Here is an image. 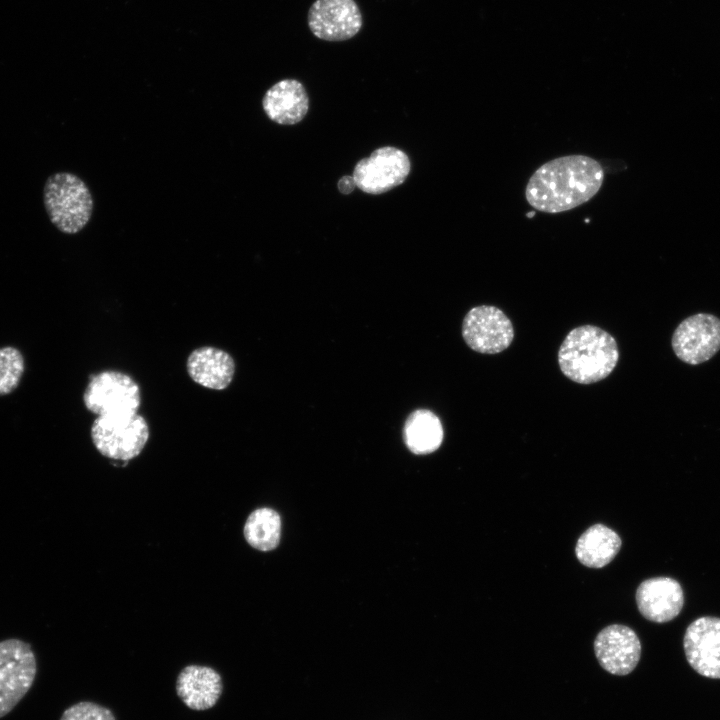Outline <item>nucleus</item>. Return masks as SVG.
<instances>
[{"label":"nucleus","instance_id":"4468645a","mask_svg":"<svg viewBox=\"0 0 720 720\" xmlns=\"http://www.w3.org/2000/svg\"><path fill=\"white\" fill-rule=\"evenodd\" d=\"M186 369L195 383L212 390H224L233 380L235 362L228 352L203 346L189 354Z\"/></svg>","mask_w":720,"mask_h":720},{"label":"nucleus","instance_id":"2eb2a0df","mask_svg":"<svg viewBox=\"0 0 720 720\" xmlns=\"http://www.w3.org/2000/svg\"><path fill=\"white\" fill-rule=\"evenodd\" d=\"M262 106L272 121L281 125H293L306 115L309 99L299 81L283 79L266 91Z\"/></svg>","mask_w":720,"mask_h":720},{"label":"nucleus","instance_id":"39448f33","mask_svg":"<svg viewBox=\"0 0 720 720\" xmlns=\"http://www.w3.org/2000/svg\"><path fill=\"white\" fill-rule=\"evenodd\" d=\"M83 402L96 416L133 415L141 404L140 387L125 373L102 371L90 378Z\"/></svg>","mask_w":720,"mask_h":720},{"label":"nucleus","instance_id":"f8f14e48","mask_svg":"<svg viewBox=\"0 0 720 720\" xmlns=\"http://www.w3.org/2000/svg\"><path fill=\"white\" fill-rule=\"evenodd\" d=\"M683 647L698 674L720 679V618L704 616L693 621L686 629Z\"/></svg>","mask_w":720,"mask_h":720},{"label":"nucleus","instance_id":"20e7f679","mask_svg":"<svg viewBox=\"0 0 720 720\" xmlns=\"http://www.w3.org/2000/svg\"><path fill=\"white\" fill-rule=\"evenodd\" d=\"M149 426L136 413L124 416H97L91 426V439L103 456L127 462L138 456L149 439Z\"/></svg>","mask_w":720,"mask_h":720},{"label":"nucleus","instance_id":"9b49d317","mask_svg":"<svg viewBox=\"0 0 720 720\" xmlns=\"http://www.w3.org/2000/svg\"><path fill=\"white\" fill-rule=\"evenodd\" d=\"M595 656L601 667L613 675H627L637 666L641 643L628 626L613 624L602 629L594 640Z\"/></svg>","mask_w":720,"mask_h":720},{"label":"nucleus","instance_id":"9d476101","mask_svg":"<svg viewBox=\"0 0 720 720\" xmlns=\"http://www.w3.org/2000/svg\"><path fill=\"white\" fill-rule=\"evenodd\" d=\"M312 34L327 41H343L362 27V15L354 0H316L308 11Z\"/></svg>","mask_w":720,"mask_h":720},{"label":"nucleus","instance_id":"6ab92c4d","mask_svg":"<svg viewBox=\"0 0 720 720\" xmlns=\"http://www.w3.org/2000/svg\"><path fill=\"white\" fill-rule=\"evenodd\" d=\"M243 532L250 546L260 551H271L280 541V516L271 508L256 509L248 516Z\"/></svg>","mask_w":720,"mask_h":720},{"label":"nucleus","instance_id":"423d86ee","mask_svg":"<svg viewBox=\"0 0 720 720\" xmlns=\"http://www.w3.org/2000/svg\"><path fill=\"white\" fill-rule=\"evenodd\" d=\"M37 661L29 643L0 641V718L11 712L32 687Z\"/></svg>","mask_w":720,"mask_h":720},{"label":"nucleus","instance_id":"f3484780","mask_svg":"<svg viewBox=\"0 0 720 720\" xmlns=\"http://www.w3.org/2000/svg\"><path fill=\"white\" fill-rule=\"evenodd\" d=\"M621 544V539L615 531L603 524H595L579 537L575 553L583 565L602 568L617 555Z\"/></svg>","mask_w":720,"mask_h":720},{"label":"nucleus","instance_id":"f03ea898","mask_svg":"<svg viewBox=\"0 0 720 720\" xmlns=\"http://www.w3.org/2000/svg\"><path fill=\"white\" fill-rule=\"evenodd\" d=\"M619 352L616 340L605 330L583 325L571 330L558 351L562 373L579 384L605 379L617 365Z\"/></svg>","mask_w":720,"mask_h":720},{"label":"nucleus","instance_id":"f257e3e1","mask_svg":"<svg viewBox=\"0 0 720 720\" xmlns=\"http://www.w3.org/2000/svg\"><path fill=\"white\" fill-rule=\"evenodd\" d=\"M604 171L598 161L584 155L551 160L529 179L525 196L536 210L559 213L590 200L600 189Z\"/></svg>","mask_w":720,"mask_h":720},{"label":"nucleus","instance_id":"412c9836","mask_svg":"<svg viewBox=\"0 0 720 720\" xmlns=\"http://www.w3.org/2000/svg\"><path fill=\"white\" fill-rule=\"evenodd\" d=\"M60 720H115L107 708L92 702H79L67 708Z\"/></svg>","mask_w":720,"mask_h":720},{"label":"nucleus","instance_id":"aec40b11","mask_svg":"<svg viewBox=\"0 0 720 720\" xmlns=\"http://www.w3.org/2000/svg\"><path fill=\"white\" fill-rule=\"evenodd\" d=\"M21 352L10 346L0 348V396L16 389L24 372Z\"/></svg>","mask_w":720,"mask_h":720},{"label":"nucleus","instance_id":"dca6fc26","mask_svg":"<svg viewBox=\"0 0 720 720\" xmlns=\"http://www.w3.org/2000/svg\"><path fill=\"white\" fill-rule=\"evenodd\" d=\"M221 676L207 666L189 665L178 675L176 691L186 706L193 710L213 707L222 693Z\"/></svg>","mask_w":720,"mask_h":720},{"label":"nucleus","instance_id":"7ed1b4c3","mask_svg":"<svg viewBox=\"0 0 720 720\" xmlns=\"http://www.w3.org/2000/svg\"><path fill=\"white\" fill-rule=\"evenodd\" d=\"M43 202L51 223L65 234L80 232L93 213V198L88 186L70 172H58L47 178Z\"/></svg>","mask_w":720,"mask_h":720},{"label":"nucleus","instance_id":"6e6552de","mask_svg":"<svg viewBox=\"0 0 720 720\" xmlns=\"http://www.w3.org/2000/svg\"><path fill=\"white\" fill-rule=\"evenodd\" d=\"M671 344L684 363L698 365L708 361L720 350V319L708 313L687 317L673 332Z\"/></svg>","mask_w":720,"mask_h":720},{"label":"nucleus","instance_id":"a211bd4d","mask_svg":"<svg viewBox=\"0 0 720 720\" xmlns=\"http://www.w3.org/2000/svg\"><path fill=\"white\" fill-rule=\"evenodd\" d=\"M403 438L408 449L414 454L424 455L434 452L443 440L440 419L427 409L413 411L405 421Z\"/></svg>","mask_w":720,"mask_h":720},{"label":"nucleus","instance_id":"0eeeda50","mask_svg":"<svg viewBox=\"0 0 720 720\" xmlns=\"http://www.w3.org/2000/svg\"><path fill=\"white\" fill-rule=\"evenodd\" d=\"M462 336L472 350L482 354H496L510 346L514 330L502 310L481 305L470 309L464 317Z\"/></svg>","mask_w":720,"mask_h":720},{"label":"nucleus","instance_id":"4be33fe9","mask_svg":"<svg viewBox=\"0 0 720 720\" xmlns=\"http://www.w3.org/2000/svg\"><path fill=\"white\" fill-rule=\"evenodd\" d=\"M355 187L356 182L353 176L346 175L338 181V189L343 194L351 193L355 189Z\"/></svg>","mask_w":720,"mask_h":720},{"label":"nucleus","instance_id":"ddd939ff","mask_svg":"<svg viewBox=\"0 0 720 720\" xmlns=\"http://www.w3.org/2000/svg\"><path fill=\"white\" fill-rule=\"evenodd\" d=\"M636 603L639 612L647 620L655 623L669 622L676 618L683 608V589L673 578H650L638 586Z\"/></svg>","mask_w":720,"mask_h":720},{"label":"nucleus","instance_id":"1a4fd4ad","mask_svg":"<svg viewBox=\"0 0 720 720\" xmlns=\"http://www.w3.org/2000/svg\"><path fill=\"white\" fill-rule=\"evenodd\" d=\"M410 167V160L402 150L386 146L361 159L352 176L363 192L381 194L402 184L409 175Z\"/></svg>","mask_w":720,"mask_h":720}]
</instances>
